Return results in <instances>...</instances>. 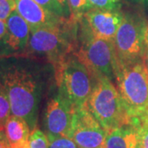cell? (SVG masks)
<instances>
[{"label": "cell", "mask_w": 148, "mask_h": 148, "mask_svg": "<svg viewBox=\"0 0 148 148\" xmlns=\"http://www.w3.org/2000/svg\"><path fill=\"white\" fill-rule=\"evenodd\" d=\"M0 82L8 95L12 114L22 118L31 131L35 130L44 86L40 69L22 56L1 58Z\"/></svg>", "instance_id": "6da1fadb"}, {"label": "cell", "mask_w": 148, "mask_h": 148, "mask_svg": "<svg viewBox=\"0 0 148 148\" xmlns=\"http://www.w3.org/2000/svg\"><path fill=\"white\" fill-rule=\"evenodd\" d=\"M78 22L71 18L57 27L32 28L23 55L45 56L55 66L68 54L76 51L75 40Z\"/></svg>", "instance_id": "7a4b0ae2"}, {"label": "cell", "mask_w": 148, "mask_h": 148, "mask_svg": "<svg viewBox=\"0 0 148 148\" xmlns=\"http://www.w3.org/2000/svg\"><path fill=\"white\" fill-rule=\"evenodd\" d=\"M116 87L130 119L148 116V70L144 60L118 67Z\"/></svg>", "instance_id": "3957f363"}, {"label": "cell", "mask_w": 148, "mask_h": 148, "mask_svg": "<svg viewBox=\"0 0 148 148\" xmlns=\"http://www.w3.org/2000/svg\"><path fill=\"white\" fill-rule=\"evenodd\" d=\"M54 67L59 91L75 109L85 107L96 78L75 52L70 53Z\"/></svg>", "instance_id": "277c9868"}, {"label": "cell", "mask_w": 148, "mask_h": 148, "mask_svg": "<svg viewBox=\"0 0 148 148\" xmlns=\"http://www.w3.org/2000/svg\"><path fill=\"white\" fill-rule=\"evenodd\" d=\"M86 106L107 132L131 123L117 87L106 77L96 78Z\"/></svg>", "instance_id": "5b68a950"}, {"label": "cell", "mask_w": 148, "mask_h": 148, "mask_svg": "<svg viewBox=\"0 0 148 148\" xmlns=\"http://www.w3.org/2000/svg\"><path fill=\"white\" fill-rule=\"evenodd\" d=\"M147 31L148 21L143 15L137 12L124 14L114 39L119 66L144 60L148 48Z\"/></svg>", "instance_id": "8992f818"}, {"label": "cell", "mask_w": 148, "mask_h": 148, "mask_svg": "<svg viewBox=\"0 0 148 148\" xmlns=\"http://www.w3.org/2000/svg\"><path fill=\"white\" fill-rule=\"evenodd\" d=\"M81 30V46L75 51L95 78L106 77L115 82L118 59L114 40L97 38Z\"/></svg>", "instance_id": "52a82bcc"}, {"label": "cell", "mask_w": 148, "mask_h": 148, "mask_svg": "<svg viewBox=\"0 0 148 148\" xmlns=\"http://www.w3.org/2000/svg\"><path fill=\"white\" fill-rule=\"evenodd\" d=\"M108 132L86 106L76 109L69 138L78 148H106Z\"/></svg>", "instance_id": "ba28073f"}, {"label": "cell", "mask_w": 148, "mask_h": 148, "mask_svg": "<svg viewBox=\"0 0 148 148\" xmlns=\"http://www.w3.org/2000/svg\"><path fill=\"white\" fill-rule=\"evenodd\" d=\"M75 110L71 102L59 90L49 101L45 114V127L48 138H69Z\"/></svg>", "instance_id": "9c48e42d"}, {"label": "cell", "mask_w": 148, "mask_h": 148, "mask_svg": "<svg viewBox=\"0 0 148 148\" xmlns=\"http://www.w3.org/2000/svg\"><path fill=\"white\" fill-rule=\"evenodd\" d=\"M123 16L120 10L92 8L80 19V29L97 38L114 40Z\"/></svg>", "instance_id": "30bf717a"}, {"label": "cell", "mask_w": 148, "mask_h": 148, "mask_svg": "<svg viewBox=\"0 0 148 148\" xmlns=\"http://www.w3.org/2000/svg\"><path fill=\"white\" fill-rule=\"evenodd\" d=\"M4 36L0 39V58L22 56L30 39L31 28L16 10L6 21Z\"/></svg>", "instance_id": "8fae6325"}, {"label": "cell", "mask_w": 148, "mask_h": 148, "mask_svg": "<svg viewBox=\"0 0 148 148\" xmlns=\"http://www.w3.org/2000/svg\"><path fill=\"white\" fill-rule=\"evenodd\" d=\"M18 13L28 23L30 28L57 27L69 21L46 10L35 0H15Z\"/></svg>", "instance_id": "7c38bea8"}, {"label": "cell", "mask_w": 148, "mask_h": 148, "mask_svg": "<svg viewBox=\"0 0 148 148\" xmlns=\"http://www.w3.org/2000/svg\"><path fill=\"white\" fill-rule=\"evenodd\" d=\"M140 120H133L108 132L106 148H139L138 124Z\"/></svg>", "instance_id": "4fadbf2b"}, {"label": "cell", "mask_w": 148, "mask_h": 148, "mask_svg": "<svg viewBox=\"0 0 148 148\" xmlns=\"http://www.w3.org/2000/svg\"><path fill=\"white\" fill-rule=\"evenodd\" d=\"M4 131L12 148H30L29 138L31 129L21 117L11 114L6 122Z\"/></svg>", "instance_id": "5bb4252c"}, {"label": "cell", "mask_w": 148, "mask_h": 148, "mask_svg": "<svg viewBox=\"0 0 148 148\" xmlns=\"http://www.w3.org/2000/svg\"><path fill=\"white\" fill-rule=\"evenodd\" d=\"M12 114L8 95L3 86L0 82V130L4 129L6 122Z\"/></svg>", "instance_id": "9a60e30c"}, {"label": "cell", "mask_w": 148, "mask_h": 148, "mask_svg": "<svg viewBox=\"0 0 148 148\" xmlns=\"http://www.w3.org/2000/svg\"><path fill=\"white\" fill-rule=\"evenodd\" d=\"M68 3L72 13V18L78 21L86 12L94 8L88 0H68Z\"/></svg>", "instance_id": "2e32d148"}, {"label": "cell", "mask_w": 148, "mask_h": 148, "mask_svg": "<svg viewBox=\"0 0 148 148\" xmlns=\"http://www.w3.org/2000/svg\"><path fill=\"white\" fill-rule=\"evenodd\" d=\"M29 143L30 148H49L48 137L42 131L37 128L31 132Z\"/></svg>", "instance_id": "e0dca14e"}, {"label": "cell", "mask_w": 148, "mask_h": 148, "mask_svg": "<svg viewBox=\"0 0 148 148\" xmlns=\"http://www.w3.org/2000/svg\"><path fill=\"white\" fill-rule=\"evenodd\" d=\"M49 139V148H78L76 143L67 137H56Z\"/></svg>", "instance_id": "ac0fdd59"}, {"label": "cell", "mask_w": 148, "mask_h": 148, "mask_svg": "<svg viewBox=\"0 0 148 148\" xmlns=\"http://www.w3.org/2000/svg\"><path fill=\"white\" fill-rule=\"evenodd\" d=\"M94 8L106 10H119L120 0H88Z\"/></svg>", "instance_id": "d6986e66"}, {"label": "cell", "mask_w": 148, "mask_h": 148, "mask_svg": "<svg viewBox=\"0 0 148 148\" xmlns=\"http://www.w3.org/2000/svg\"><path fill=\"white\" fill-rule=\"evenodd\" d=\"M35 1L40 6H42L46 10L49 11L52 13H54L63 18H65L64 11L56 0H35Z\"/></svg>", "instance_id": "ffe728a7"}, {"label": "cell", "mask_w": 148, "mask_h": 148, "mask_svg": "<svg viewBox=\"0 0 148 148\" xmlns=\"http://www.w3.org/2000/svg\"><path fill=\"white\" fill-rule=\"evenodd\" d=\"M16 9L15 0H0V20L7 21L11 13Z\"/></svg>", "instance_id": "44dd1931"}, {"label": "cell", "mask_w": 148, "mask_h": 148, "mask_svg": "<svg viewBox=\"0 0 148 148\" xmlns=\"http://www.w3.org/2000/svg\"><path fill=\"white\" fill-rule=\"evenodd\" d=\"M139 148H148V121L143 119L138 124Z\"/></svg>", "instance_id": "7402d4cb"}, {"label": "cell", "mask_w": 148, "mask_h": 148, "mask_svg": "<svg viewBox=\"0 0 148 148\" xmlns=\"http://www.w3.org/2000/svg\"><path fill=\"white\" fill-rule=\"evenodd\" d=\"M56 1L58 2V3L64 11L65 18L66 19H71L72 18V13H71V10L69 8L68 0H56Z\"/></svg>", "instance_id": "603a6c76"}, {"label": "cell", "mask_w": 148, "mask_h": 148, "mask_svg": "<svg viewBox=\"0 0 148 148\" xmlns=\"http://www.w3.org/2000/svg\"><path fill=\"white\" fill-rule=\"evenodd\" d=\"M6 30H7V26H6V21L0 20V39L4 36Z\"/></svg>", "instance_id": "cb8c5ba5"}, {"label": "cell", "mask_w": 148, "mask_h": 148, "mask_svg": "<svg viewBox=\"0 0 148 148\" xmlns=\"http://www.w3.org/2000/svg\"><path fill=\"white\" fill-rule=\"evenodd\" d=\"M144 63L146 64V67L148 70V48L147 49V52H146V54H145V57H144Z\"/></svg>", "instance_id": "d4e9b609"}, {"label": "cell", "mask_w": 148, "mask_h": 148, "mask_svg": "<svg viewBox=\"0 0 148 148\" xmlns=\"http://www.w3.org/2000/svg\"><path fill=\"white\" fill-rule=\"evenodd\" d=\"M138 3H141V4H144V5H148V0H132Z\"/></svg>", "instance_id": "484cf974"}, {"label": "cell", "mask_w": 148, "mask_h": 148, "mask_svg": "<svg viewBox=\"0 0 148 148\" xmlns=\"http://www.w3.org/2000/svg\"><path fill=\"white\" fill-rule=\"evenodd\" d=\"M147 45H148V31H147Z\"/></svg>", "instance_id": "4316f807"}, {"label": "cell", "mask_w": 148, "mask_h": 148, "mask_svg": "<svg viewBox=\"0 0 148 148\" xmlns=\"http://www.w3.org/2000/svg\"><path fill=\"white\" fill-rule=\"evenodd\" d=\"M145 119V120H147V121H148V116L147 117L146 119ZM142 120H143V119H142Z\"/></svg>", "instance_id": "83f0119b"}, {"label": "cell", "mask_w": 148, "mask_h": 148, "mask_svg": "<svg viewBox=\"0 0 148 148\" xmlns=\"http://www.w3.org/2000/svg\"><path fill=\"white\" fill-rule=\"evenodd\" d=\"M9 148H12V147H9Z\"/></svg>", "instance_id": "f1b7e54d"}, {"label": "cell", "mask_w": 148, "mask_h": 148, "mask_svg": "<svg viewBox=\"0 0 148 148\" xmlns=\"http://www.w3.org/2000/svg\"><path fill=\"white\" fill-rule=\"evenodd\" d=\"M1 130H2V129H1Z\"/></svg>", "instance_id": "f546056e"}, {"label": "cell", "mask_w": 148, "mask_h": 148, "mask_svg": "<svg viewBox=\"0 0 148 148\" xmlns=\"http://www.w3.org/2000/svg\"><path fill=\"white\" fill-rule=\"evenodd\" d=\"M8 148H9V147H8Z\"/></svg>", "instance_id": "4dcf8cb0"}]
</instances>
